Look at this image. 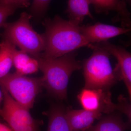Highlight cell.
I'll list each match as a JSON object with an SVG mask.
<instances>
[{"label": "cell", "instance_id": "1", "mask_svg": "<svg viewBox=\"0 0 131 131\" xmlns=\"http://www.w3.org/2000/svg\"><path fill=\"white\" fill-rule=\"evenodd\" d=\"M45 30L42 34L45 49L40 56L45 58H57L90 44L82 34L80 25L56 15L42 22Z\"/></svg>", "mask_w": 131, "mask_h": 131}, {"label": "cell", "instance_id": "2", "mask_svg": "<svg viewBox=\"0 0 131 131\" xmlns=\"http://www.w3.org/2000/svg\"><path fill=\"white\" fill-rule=\"evenodd\" d=\"M76 51L57 58H45L40 56L37 60L39 69L43 74V88L59 100L66 98L69 80L71 74L81 69V62L76 59Z\"/></svg>", "mask_w": 131, "mask_h": 131}, {"label": "cell", "instance_id": "3", "mask_svg": "<svg viewBox=\"0 0 131 131\" xmlns=\"http://www.w3.org/2000/svg\"><path fill=\"white\" fill-rule=\"evenodd\" d=\"M90 57L82 64L84 88L108 90L117 80L110 61V54L98 43H90Z\"/></svg>", "mask_w": 131, "mask_h": 131}, {"label": "cell", "instance_id": "4", "mask_svg": "<svg viewBox=\"0 0 131 131\" xmlns=\"http://www.w3.org/2000/svg\"><path fill=\"white\" fill-rule=\"evenodd\" d=\"M31 14L22 13L18 20L5 23L3 26V39L8 40L21 50L36 58L45 49V41L42 34L35 31L30 24Z\"/></svg>", "mask_w": 131, "mask_h": 131}, {"label": "cell", "instance_id": "5", "mask_svg": "<svg viewBox=\"0 0 131 131\" xmlns=\"http://www.w3.org/2000/svg\"><path fill=\"white\" fill-rule=\"evenodd\" d=\"M0 85L6 90L17 103L29 110L43 88L42 77H27L15 73H8L0 79Z\"/></svg>", "mask_w": 131, "mask_h": 131}, {"label": "cell", "instance_id": "6", "mask_svg": "<svg viewBox=\"0 0 131 131\" xmlns=\"http://www.w3.org/2000/svg\"><path fill=\"white\" fill-rule=\"evenodd\" d=\"M3 105L0 108V116L8 124L13 131H39L42 121L34 119L29 110L15 100L4 87L1 86Z\"/></svg>", "mask_w": 131, "mask_h": 131}, {"label": "cell", "instance_id": "7", "mask_svg": "<svg viewBox=\"0 0 131 131\" xmlns=\"http://www.w3.org/2000/svg\"><path fill=\"white\" fill-rule=\"evenodd\" d=\"M83 109L104 113H111L118 110V104L113 103L108 90L84 88L77 96Z\"/></svg>", "mask_w": 131, "mask_h": 131}, {"label": "cell", "instance_id": "8", "mask_svg": "<svg viewBox=\"0 0 131 131\" xmlns=\"http://www.w3.org/2000/svg\"><path fill=\"white\" fill-rule=\"evenodd\" d=\"M98 43L117 59V63L113 69L114 72L117 80L124 82L131 100V53L124 47L113 44L107 41Z\"/></svg>", "mask_w": 131, "mask_h": 131}, {"label": "cell", "instance_id": "9", "mask_svg": "<svg viewBox=\"0 0 131 131\" xmlns=\"http://www.w3.org/2000/svg\"><path fill=\"white\" fill-rule=\"evenodd\" d=\"M80 30L87 41L93 43L105 42L118 35L127 33L131 28L97 22L91 25L80 26Z\"/></svg>", "mask_w": 131, "mask_h": 131}, {"label": "cell", "instance_id": "10", "mask_svg": "<svg viewBox=\"0 0 131 131\" xmlns=\"http://www.w3.org/2000/svg\"><path fill=\"white\" fill-rule=\"evenodd\" d=\"M89 2L97 13L108 14L111 11L116 12L117 15L114 20L120 22L122 27L130 28L131 14L124 0H89Z\"/></svg>", "mask_w": 131, "mask_h": 131}, {"label": "cell", "instance_id": "11", "mask_svg": "<svg viewBox=\"0 0 131 131\" xmlns=\"http://www.w3.org/2000/svg\"><path fill=\"white\" fill-rule=\"evenodd\" d=\"M102 113L84 109L67 108L65 116L71 131H84L89 128L96 119L101 118Z\"/></svg>", "mask_w": 131, "mask_h": 131}, {"label": "cell", "instance_id": "12", "mask_svg": "<svg viewBox=\"0 0 131 131\" xmlns=\"http://www.w3.org/2000/svg\"><path fill=\"white\" fill-rule=\"evenodd\" d=\"M110 114L84 131H125L130 129V124L124 122L119 115Z\"/></svg>", "mask_w": 131, "mask_h": 131}, {"label": "cell", "instance_id": "13", "mask_svg": "<svg viewBox=\"0 0 131 131\" xmlns=\"http://www.w3.org/2000/svg\"><path fill=\"white\" fill-rule=\"evenodd\" d=\"M89 0H69L66 9L70 20L80 25L85 16L93 17L89 9Z\"/></svg>", "mask_w": 131, "mask_h": 131}, {"label": "cell", "instance_id": "14", "mask_svg": "<svg viewBox=\"0 0 131 131\" xmlns=\"http://www.w3.org/2000/svg\"><path fill=\"white\" fill-rule=\"evenodd\" d=\"M65 110L60 106H54L45 114L49 118L47 131H71L65 116Z\"/></svg>", "mask_w": 131, "mask_h": 131}, {"label": "cell", "instance_id": "15", "mask_svg": "<svg viewBox=\"0 0 131 131\" xmlns=\"http://www.w3.org/2000/svg\"><path fill=\"white\" fill-rule=\"evenodd\" d=\"M13 45L4 39L0 43V79L9 73L13 65L12 54Z\"/></svg>", "mask_w": 131, "mask_h": 131}, {"label": "cell", "instance_id": "16", "mask_svg": "<svg viewBox=\"0 0 131 131\" xmlns=\"http://www.w3.org/2000/svg\"><path fill=\"white\" fill-rule=\"evenodd\" d=\"M13 64L16 69V73H19L27 64L32 58L27 53L21 50H18L14 44L12 48Z\"/></svg>", "mask_w": 131, "mask_h": 131}, {"label": "cell", "instance_id": "17", "mask_svg": "<svg viewBox=\"0 0 131 131\" xmlns=\"http://www.w3.org/2000/svg\"><path fill=\"white\" fill-rule=\"evenodd\" d=\"M51 0H33L31 12L36 18L42 17L47 11Z\"/></svg>", "mask_w": 131, "mask_h": 131}, {"label": "cell", "instance_id": "18", "mask_svg": "<svg viewBox=\"0 0 131 131\" xmlns=\"http://www.w3.org/2000/svg\"><path fill=\"white\" fill-rule=\"evenodd\" d=\"M18 8L16 5L0 4V27H3L8 17Z\"/></svg>", "mask_w": 131, "mask_h": 131}, {"label": "cell", "instance_id": "19", "mask_svg": "<svg viewBox=\"0 0 131 131\" xmlns=\"http://www.w3.org/2000/svg\"><path fill=\"white\" fill-rule=\"evenodd\" d=\"M118 110L124 113L127 116L128 121L127 122L131 123V105L125 98L120 96L119 98Z\"/></svg>", "mask_w": 131, "mask_h": 131}, {"label": "cell", "instance_id": "20", "mask_svg": "<svg viewBox=\"0 0 131 131\" xmlns=\"http://www.w3.org/2000/svg\"><path fill=\"white\" fill-rule=\"evenodd\" d=\"M39 69L37 60L35 58H31L25 67H24L18 73L25 75L36 73Z\"/></svg>", "mask_w": 131, "mask_h": 131}, {"label": "cell", "instance_id": "21", "mask_svg": "<svg viewBox=\"0 0 131 131\" xmlns=\"http://www.w3.org/2000/svg\"><path fill=\"white\" fill-rule=\"evenodd\" d=\"M0 4L16 5L19 8L27 7L30 4L29 0H0Z\"/></svg>", "mask_w": 131, "mask_h": 131}, {"label": "cell", "instance_id": "22", "mask_svg": "<svg viewBox=\"0 0 131 131\" xmlns=\"http://www.w3.org/2000/svg\"><path fill=\"white\" fill-rule=\"evenodd\" d=\"M0 131H13L10 127L0 122Z\"/></svg>", "mask_w": 131, "mask_h": 131}, {"label": "cell", "instance_id": "23", "mask_svg": "<svg viewBox=\"0 0 131 131\" xmlns=\"http://www.w3.org/2000/svg\"><path fill=\"white\" fill-rule=\"evenodd\" d=\"M3 99V96L2 91V90L1 91L0 90V104H1V102Z\"/></svg>", "mask_w": 131, "mask_h": 131}, {"label": "cell", "instance_id": "24", "mask_svg": "<svg viewBox=\"0 0 131 131\" xmlns=\"http://www.w3.org/2000/svg\"><path fill=\"white\" fill-rule=\"evenodd\" d=\"M127 2L129 3H131V0H127Z\"/></svg>", "mask_w": 131, "mask_h": 131}]
</instances>
